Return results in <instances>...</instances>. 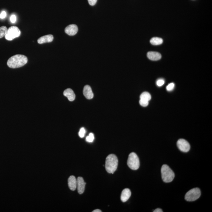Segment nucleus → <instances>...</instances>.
Returning a JSON list of instances; mask_svg holds the SVG:
<instances>
[{
	"instance_id": "obj_7",
	"label": "nucleus",
	"mask_w": 212,
	"mask_h": 212,
	"mask_svg": "<svg viewBox=\"0 0 212 212\" xmlns=\"http://www.w3.org/2000/svg\"><path fill=\"white\" fill-rule=\"evenodd\" d=\"M177 146L178 149L182 152H187L190 150L189 143L186 140L183 139H180L178 141Z\"/></svg>"
},
{
	"instance_id": "obj_24",
	"label": "nucleus",
	"mask_w": 212,
	"mask_h": 212,
	"mask_svg": "<svg viewBox=\"0 0 212 212\" xmlns=\"http://www.w3.org/2000/svg\"><path fill=\"white\" fill-rule=\"evenodd\" d=\"M10 21L12 23H15L16 21V16L14 14H13L10 17Z\"/></svg>"
},
{
	"instance_id": "obj_13",
	"label": "nucleus",
	"mask_w": 212,
	"mask_h": 212,
	"mask_svg": "<svg viewBox=\"0 0 212 212\" xmlns=\"http://www.w3.org/2000/svg\"><path fill=\"white\" fill-rule=\"evenodd\" d=\"M53 40H54V36L53 35H48L40 37L37 40V42L40 44H42L46 43H50L53 41Z\"/></svg>"
},
{
	"instance_id": "obj_11",
	"label": "nucleus",
	"mask_w": 212,
	"mask_h": 212,
	"mask_svg": "<svg viewBox=\"0 0 212 212\" xmlns=\"http://www.w3.org/2000/svg\"><path fill=\"white\" fill-rule=\"evenodd\" d=\"M77 179L74 176H71L68 179V185L70 189L72 191H75L77 188Z\"/></svg>"
},
{
	"instance_id": "obj_3",
	"label": "nucleus",
	"mask_w": 212,
	"mask_h": 212,
	"mask_svg": "<svg viewBox=\"0 0 212 212\" xmlns=\"http://www.w3.org/2000/svg\"><path fill=\"white\" fill-rule=\"evenodd\" d=\"M162 178L166 183H169L174 180L175 174L173 171L167 165H163L161 168Z\"/></svg>"
},
{
	"instance_id": "obj_21",
	"label": "nucleus",
	"mask_w": 212,
	"mask_h": 212,
	"mask_svg": "<svg viewBox=\"0 0 212 212\" xmlns=\"http://www.w3.org/2000/svg\"><path fill=\"white\" fill-rule=\"evenodd\" d=\"M140 105L143 107H146L149 104V101L145 100L140 99Z\"/></svg>"
},
{
	"instance_id": "obj_19",
	"label": "nucleus",
	"mask_w": 212,
	"mask_h": 212,
	"mask_svg": "<svg viewBox=\"0 0 212 212\" xmlns=\"http://www.w3.org/2000/svg\"><path fill=\"white\" fill-rule=\"evenodd\" d=\"M94 140V135L93 133H90L88 136L86 137V140L88 142L92 143Z\"/></svg>"
},
{
	"instance_id": "obj_25",
	"label": "nucleus",
	"mask_w": 212,
	"mask_h": 212,
	"mask_svg": "<svg viewBox=\"0 0 212 212\" xmlns=\"http://www.w3.org/2000/svg\"><path fill=\"white\" fill-rule=\"evenodd\" d=\"M89 4L90 5L94 6L96 4L97 0H88Z\"/></svg>"
},
{
	"instance_id": "obj_9",
	"label": "nucleus",
	"mask_w": 212,
	"mask_h": 212,
	"mask_svg": "<svg viewBox=\"0 0 212 212\" xmlns=\"http://www.w3.org/2000/svg\"><path fill=\"white\" fill-rule=\"evenodd\" d=\"M78 192L79 194H82L85 191L86 183L84 182V179L82 177H79L77 179Z\"/></svg>"
},
{
	"instance_id": "obj_10",
	"label": "nucleus",
	"mask_w": 212,
	"mask_h": 212,
	"mask_svg": "<svg viewBox=\"0 0 212 212\" xmlns=\"http://www.w3.org/2000/svg\"><path fill=\"white\" fill-rule=\"evenodd\" d=\"M83 93L84 96L87 99H91L93 97V93L92 88L89 85H86L84 87Z\"/></svg>"
},
{
	"instance_id": "obj_18",
	"label": "nucleus",
	"mask_w": 212,
	"mask_h": 212,
	"mask_svg": "<svg viewBox=\"0 0 212 212\" xmlns=\"http://www.w3.org/2000/svg\"><path fill=\"white\" fill-rule=\"evenodd\" d=\"M7 30V28L5 26H3L0 27V38L5 36Z\"/></svg>"
},
{
	"instance_id": "obj_15",
	"label": "nucleus",
	"mask_w": 212,
	"mask_h": 212,
	"mask_svg": "<svg viewBox=\"0 0 212 212\" xmlns=\"http://www.w3.org/2000/svg\"><path fill=\"white\" fill-rule=\"evenodd\" d=\"M64 96L68 98L69 101H74L76 98V95L74 91L71 88H68L65 90L63 93Z\"/></svg>"
},
{
	"instance_id": "obj_17",
	"label": "nucleus",
	"mask_w": 212,
	"mask_h": 212,
	"mask_svg": "<svg viewBox=\"0 0 212 212\" xmlns=\"http://www.w3.org/2000/svg\"><path fill=\"white\" fill-rule=\"evenodd\" d=\"M140 99L145 100L149 101L151 99V96L150 94L148 92H145L141 93L140 96Z\"/></svg>"
},
{
	"instance_id": "obj_26",
	"label": "nucleus",
	"mask_w": 212,
	"mask_h": 212,
	"mask_svg": "<svg viewBox=\"0 0 212 212\" xmlns=\"http://www.w3.org/2000/svg\"><path fill=\"white\" fill-rule=\"evenodd\" d=\"M6 16H7V13H6V12L4 11H3L1 12V13L0 14V18L2 19L5 18Z\"/></svg>"
},
{
	"instance_id": "obj_12",
	"label": "nucleus",
	"mask_w": 212,
	"mask_h": 212,
	"mask_svg": "<svg viewBox=\"0 0 212 212\" xmlns=\"http://www.w3.org/2000/svg\"><path fill=\"white\" fill-rule=\"evenodd\" d=\"M147 56L150 60L154 61L160 60L162 58L161 54L155 51H149L147 53Z\"/></svg>"
},
{
	"instance_id": "obj_22",
	"label": "nucleus",
	"mask_w": 212,
	"mask_h": 212,
	"mask_svg": "<svg viewBox=\"0 0 212 212\" xmlns=\"http://www.w3.org/2000/svg\"><path fill=\"white\" fill-rule=\"evenodd\" d=\"M165 83V81L163 79H160L157 80L156 82V84L157 86L162 87L164 85Z\"/></svg>"
},
{
	"instance_id": "obj_2",
	"label": "nucleus",
	"mask_w": 212,
	"mask_h": 212,
	"mask_svg": "<svg viewBox=\"0 0 212 212\" xmlns=\"http://www.w3.org/2000/svg\"><path fill=\"white\" fill-rule=\"evenodd\" d=\"M118 160L117 157L114 154L109 155L106 159L105 167L106 171L109 173L114 174L117 169Z\"/></svg>"
},
{
	"instance_id": "obj_6",
	"label": "nucleus",
	"mask_w": 212,
	"mask_h": 212,
	"mask_svg": "<svg viewBox=\"0 0 212 212\" xmlns=\"http://www.w3.org/2000/svg\"><path fill=\"white\" fill-rule=\"evenodd\" d=\"M21 35V31L17 26H11L7 29V33L5 36L6 40H12Z\"/></svg>"
},
{
	"instance_id": "obj_5",
	"label": "nucleus",
	"mask_w": 212,
	"mask_h": 212,
	"mask_svg": "<svg viewBox=\"0 0 212 212\" xmlns=\"http://www.w3.org/2000/svg\"><path fill=\"white\" fill-rule=\"evenodd\" d=\"M201 196V191L198 188H193L187 192L185 195V199L188 202L197 200Z\"/></svg>"
},
{
	"instance_id": "obj_20",
	"label": "nucleus",
	"mask_w": 212,
	"mask_h": 212,
	"mask_svg": "<svg viewBox=\"0 0 212 212\" xmlns=\"http://www.w3.org/2000/svg\"><path fill=\"white\" fill-rule=\"evenodd\" d=\"M85 133L86 130L83 127L82 128L79 132V136L81 138H83L85 136Z\"/></svg>"
},
{
	"instance_id": "obj_1",
	"label": "nucleus",
	"mask_w": 212,
	"mask_h": 212,
	"mask_svg": "<svg viewBox=\"0 0 212 212\" xmlns=\"http://www.w3.org/2000/svg\"><path fill=\"white\" fill-rule=\"evenodd\" d=\"M27 57L24 55L18 54L11 57L7 61L9 67L16 68L24 66L27 63Z\"/></svg>"
},
{
	"instance_id": "obj_28",
	"label": "nucleus",
	"mask_w": 212,
	"mask_h": 212,
	"mask_svg": "<svg viewBox=\"0 0 212 212\" xmlns=\"http://www.w3.org/2000/svg\"><path fill=\"white\" fill-rule=\"evenodd\" d=\"M93 212H101V211L99 209H96L93 210Z\"/></svg>"
},
{
	"instance_id": "obj_23",
	"label": "nucleus",
	"mask_w": 212,
	"mask_h": 212,
	"mask_svg": "<svg viewBox=\"0 0 212 212\" xmlns=\"http://www.w3.org/2000/svg\"><path fill=\"white\" fill-rule=\"evenodd\" d=\"M174 83H170L166 87L167 90L168 91H171V90H173L174 88Z\"/></svg>"
},
{
	"instance_id": "obj_14",
	"label": "nucleus",
	"mask_w": 212,
	"mask_h": 212,
	"mask_svg": "<svg viewBox=\"0 0 212 212\" xmlns=\"http://www.w3.org/2000/svg\"><path fill=\"white\" fill-rule=\"evenodd\" d=\"M131 195V192L129 188H125L122 192L121 196V199L123 202H125L128 200Z\"/></svg>"
},
{
	"instance_id": "obj_4",
	"label": "nucleus",
	"mask_w": 212,
	"mask_h": 212,
	"mask_svg": "<svg viewBox=\"0 0 212 212\" xmlns=\"http://www.w3.org/2000/svg\"><path fill=\"white\" fill-rule=\"evenodd\" d=\"M127 165L130 169L136 170L140 167L139 159L135 152H132L129 154L127 160Z\"/></svg>"
},
{
	"instance_id": "obj_27",
	"label": "nucleus",
	"mask_w": 212,
	"mask_h": 212,
	"mask_svg": "<svg viewBox=\"0 0 212 212\" xmlns=\"http://www.w3.org/2000/svg\"><path fill=\"white\" fill-rule=\"evenodd\" d=\"M154 212H163V211L161 209L157 208L155 210H154Z\"/></svg>"
},
{
	"instance_id": "obj_16",
	"label": "nucleus",
	"mask_w": 212,
	"mask_h": 212,
	"mask_svg": "<svg viewBox=\"0 0 212 212\" xmlns=\"http://www.w3.org/2000/svg\"><path fill=\"white\" fill-rule=\"evenodd\" d=\"M163 40L160 37H153L150 40V43L152 45H159L162 44Z\"/></svg>"
},
{
	"instance_id": "obj_8",
	"label": "nucleus",
	"mask_w": 212,
	"mask_h": 212,
	"mask_svg": "<svg viewBox=\"0 0 212 212\" xmlns=\"http://www.w3.org/2000/svg\"><path fill=\"white\" fill-rule=\"evenodd\" d=\"M78 29L76 24H71L67 26L65 29V32L68 35L73 36L77 33Z\"/></svg>"
}]
</instances>
